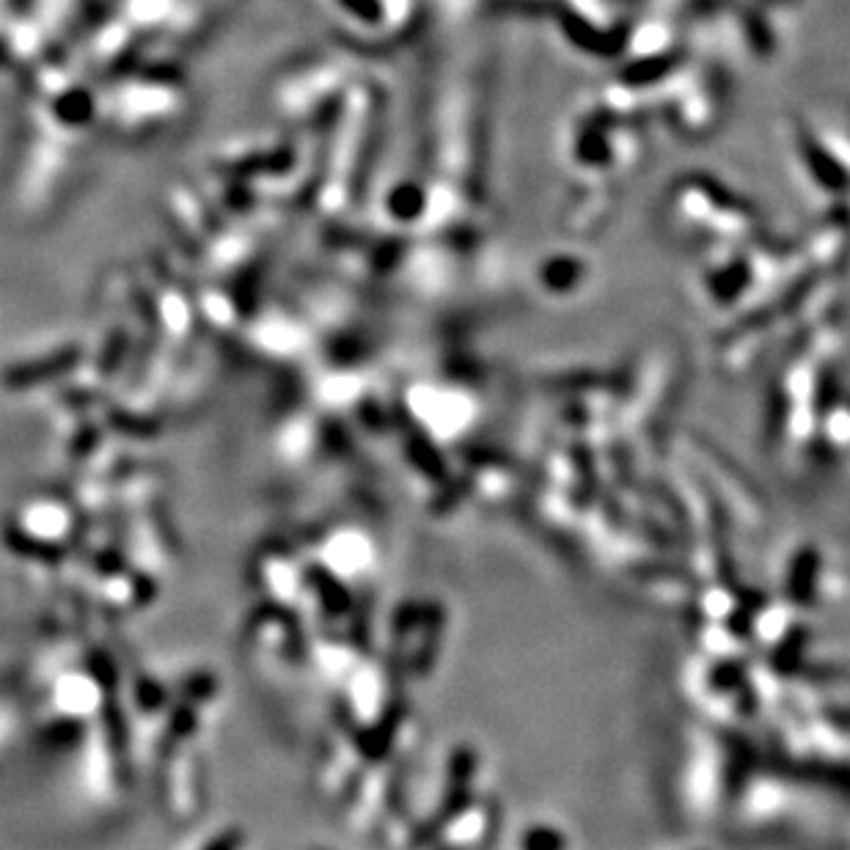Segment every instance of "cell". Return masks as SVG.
Listing matches in <instances>:
<instances>
[{
  "label": "cell",
  "instance_id": "obj_1",
  "mask_svg": "<svg viewBox=\"0 0 850 850\" xmlns=\"http://www.w3.org/2000/svg\"><path fill=\"white\" fill-rule=\"evenodd\" d=\"M565 837L548 826H534L523 834L521 848L523 850H565Z\"/></svg>",
  "mask_w": 850,
  "mask_h": 850
},
{
  "label": "cell",
  "instance_id": "obj_2",
  "mask_svg": "<svg viewBox=\"0 0 850 850\" xmlns=\"http://www.w3.org/2000/svg\"><path fill=\"white\" fill-rule=\"evenodd\" d=\"M240 845H242V831L240 828H229V831L220 834L207 850H240Z\"/></svg>",
  "mask_w": 850,
  "mask_h": 850
}]
</instances>
